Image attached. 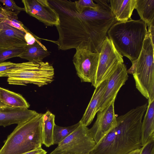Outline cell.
Wrapping results in <instances>:
<instances>
[{"mask_svg":"<svg viewBox=\"0 0 154 154\" xmlns=\"http://www.w3.org/2000/svg\"><path fill=\"white\" fill-rule=\"evenodd\" d=\"M141 145L143 146L154 140V100L149 101L141 128Z\"/></svg>","mask_w":154,"mask_h":154,"instance_id":"e0dca14e","label":"cell"},{"mask_svg":"<svg viewBox=\"0 0 154 154\" xmlns=\"http://www.w3.org/2000/svg\"><path fill=\"white\" fill-rule=\"evenodd\" d=\"M25 11L45 25L56 26L60 23L58 14L47 0H23Z\"/></svg>","mask_w":154,"mask_h":154,"instance_id":"8fae6325","label":"cell"},{"mask_svg":"<svg viewBox=\"0 0 154 154\" xmlns=\"http://www.w3.org/2000/svg\"><path fill=\"white\" fill-rule=\"evenodd\" d=\"M154 49L150 38L146 37L138 57L127 70L133 75L137 89L149 101L154 100Z\"/></svg>","mask_w":154,"mask_h":154,"instance_id":"5b68a950","label":"cell"},{"mask_svg":"<svg viewBox=\"0 0 154 154\" xmlns=\"http://www.w3.org/2000/svg\"><path fill=\"white\" fill-rule=\"evenodd\" d=\"M55 118V115L49 111L43 114L42 130V143L47 147L54 145L53 133Z\"/></svg>","mask_w":154,"mask_h":154,"instance_id":"ffe728a7","label":"cell"},{"mask_svg":"<svg viewBox=\"0 0 154 154\" xmlns=\"http://www.w3.org/2000/svg\"><path fill=\"white\" fill-rule=\"evenodd\" d=\"M43 114L17 125L4 141L0 154H22L42 147Z\"/></svg>","mask_w":154,"mask_h":154,"instance_id":"277c9868","label":"cell"},{"mask_svg":"<svg viewBox=\"0 0 154 154\" xmlns=\"http://www.w3.org/2000/svg\"><path fill=\"white\" fill-rule=\"evenodd\" d=\"M0 100L7 106L11 108L28 109L30 106L20 94L0 87Z\"/></svg>","mask_w":154,"mask_h":154,"instance_id":"d6986e66","label":"cell"},{"mask_svg":"<svg viewBox=\"0 0 154 154\" xmlns=\"http://www.w3.org/2000/svg\"><path fill=\"white\" fill-rule=\"evenodd\" d=\"M147 105L146 103L117 117V126L89 154H127L141 148V125Z\"/></svg>","mask_w":154,"mask_h":154,"instance_id":"7a4b0ae2","label":"cell"},{"mask_svg":"<svg viewBox=\"0 0 154 154\" xmlns=\"http://www.w3.org/2000/svg\"><path fill=\"white\" fill-rule=\"evenodd\" d=\"M50 54L46 47L38 40L33 44L25 46L24 51L18 57L29 61H42Z\"/></svg>","mask_w":154,"mask_h":154,"instance_id":"ac0fdd59","label":"cell"},{"mask_svg":"<svg viewBox=\"0 0 154 154\" xmlns=\"http://www.w3.org/2000/svg\"><path fill=\"white\" fill-rule=\"evenodd\" d=\"M47 152L41 147L22 154H46Z\"/></svg>","mask_w":154,"mask_h":154,"instance_id":"f546056e","label":"cell"},{"mask_svg":"<svg viewBox=\"0 0 154 154\" xmlns=\"http://www.w3.org/2000/svg\"><path fill=\"white\" fill-rule=\"evenodd\" d=\"M34 110L22 108L7 107L0 110V126L4 127L22 123L38 115Z\"/></svg>","mask_w":154,"mask_h":154,"instance_id":"5bb4252c","label":"cell"},{"mask_svg":"<svg viewBox=\"0 0 154 154\" xmlns=\"http://www.w3.org/2000/svg\"><path fill=\"white\" fill-rule=\"evenodd\" d=\"M54 74L53 66L48 62L33 61L27 68L9 74L7 82L11 85H25L32 84L40 87L52 82Z\"/></svg>","mask_w":154,"mask_h":154,"instance_id":"8992f818","label":"cell"},{"mask_svg":"<svg viewBox=\"0 0 154 154\" xmlns=\"http://www.w3.org/2000/svg\"><path fill=\"white\" fill-rule=\"evenodd\" d=\"M111 10L117 22L131 20V17L135 8L136 0H108Z\"/></svg>","mask_w":154,"mask_h":154,"instance_id":"2e32d148","label":"cell"},{"mask_svg":"<svg viewBox=\"0 0 154 154\" xmlns=\"http://www.w3.org/2000/svg\"></svg>","mask_w":154,"mask_h":154,"instance_id":"836d02e7","label":"cell"},{"mask_svg":"<svg viewBox=\"0 0 154 154\" xmlns=\"http://www.w3.org/2000/svg\"><path fill=\"white\" fill-rule=\"evenodd\" d=\"M128 74L126 66L123 63L117 66L108 78L106 88L97 112L103 109L116 99L120 89L128 79Z\"/></svg>","mask_w":154,"mask_h":154,"instance_id":"7c38bea8","label":"cell"},{"mask_svg":"<svg viewBox=\"0 0 154 154\" xmlns=\"http://www.w3.org/2000/svg\"><path fill=\"white\" fill-rule=\"evenodd\" d=\"M89 129L80 123L50 154H89L96 143Z\"/></svg>","mask_w":154,"mask_h":154,"instance_id":"52a82bcc","label":"cell"},{"mask_svg":"<svg viewBox=\"0 0 154 154\" xmlns=\"http://www.w3.org/2000/svg\"><path fill=\"white\" fill-rule=\"evenodd\" d=\"M48 1L59 17L56 26L59 37L54 41L59 49H83L100 53L108 30L116 22L108 6L99 3L97 9L78 10L70 0Z\"/></svg>","mask_w":154,"mask_h":154,"instance_id":"6da1fadb","label":"cell"},{"mask_svg":"<svg viewBox=\"0 0 154 154\" xmlns=\"http://www.w3.org/2000/svg\"><path fill=\"white\" fill-rule=\"evenodd\" d=\"M115 99L103 109L97 112L96 120L92 126L89 129L96 144L117 125V116L114 111Z\"/></svg>","mask_w":154,"mask_h":154,"instance_id":"30bf717a","label":"cell"},{"mask_svg":"<svg viewBox=\"0 0 154 154\" xmlns=\"http://www.w3.org/2000/svg\"><path fill=\"white\" fill-rule=\"evenodd\" d=\"M72 61L77 74L82 82L94 86L96 77L100 53L83 49H76Z\"/></svg>","mask_w":154,"mask_h":154,"instance_id":"9c48e42d","label":"cell"},{"mask_svg":"<svg viewBox=\"0 0 154 154\" xmlns=\"http://www.w3.org/2000/svg\"><path fill=\"white\" fill-rule=\"evenodd\" d=\"M74 2L75 7L78 10L87 8L94 9H97L99 8V4L94 3L92 0H79L75 1Z\"/></svg>","mask_w":154,"mask_h":154,"instance_id":"4316f807","label":"cell"},{"mask_svg":"<svg viewBox=\"0 0 154 154\" xmlns=\"http://www.w3.org/2000/svg\"><path fill=\"white\" fill-rule=\"evenodd\" d=\"M79 122L77 123L68 127L54 125L53 133V141L54 144H58L72 133L80 125Z\"/></svg>","mask_w":154,"mask_h":154,"instance_id":"603a6c76","label":"cell"},{"mask_svg":"<svg viewBox=\"0 0 154 154\" xmlns=\"http://www.w3.org/2000/svg\"><path fill=\"white\" fill-rule=\"evenodd\" d=\"M8 107L4 104L0 100V109H4Z\"/></svg>","mask_w":154,"mask_h":154,"instance_id":"d6a6232c","label":"cell"},{"mask_svg":"<svg viewBox=\"0 0 154 154\" xmlns=\"http://www.w3.org/2000/svg\"><path fill=\"white\" fill-rule=\"evenodd\" d=\"M147 33L146 24L140 19L117 22L108 30V37L117 51L131 62L138 57Z\"/></svg>","mask_w":154,"mask_h":154,"instance_id":"3957f363","label":"cell"},{"mask_svg":"<svg viewBox=\"0 0 154 154\" xmlns=\"http://www.w3.org/2000/svg\"><path fill=\"white\" fill-rule=\"evenodd\" d=\"M108 78L102 82L94 90L93 94L85 112L79 121L82 125L87 127L92 122L97 112L107 85Z\"/></svg>","mask_w":154,"mask_h":154,"instance_id":"9a60e30c","label":"cell"},{"mask_svg":"<svg viewBox=\"0 0 154 154\" xmlns=\"http://www.w3.org/2000/svg\"><path fill=\"white\" fill-rule=\"evenodd\" d=\"M25 47L10 48H0V63L11 58L18 57L24 51Z\"/></svg>","mask_w":154,"mask_h":154,"instance_id":"cb8c5ba5","label":"cell"},{"mask_svg":"<svg viewBox=\"0 0 154 154\" xmlns=\"http://www.w3.org/2000/svg\"><path fill=\"white\" fill-rule=\"evenodd\" d=\"M140 154H154V140L149 142L142 146Z\"/></svg>","mask_w":154,"mask_h":154,"instance_id":"83f0119b","label":"cell"},{"mask_svg":"<svg viewBox=\"0 0 154 154\" xmlns=\"http://www.w3.org/2000/svg\"><path fill=\"white\" fill-rule=\"evenodd\" d=\"M7 19L6 11L4 8L0 7V23L5 21Z\"/></svg>","mask_w":154,"mask_h":154,"instance_id":"4dcf8cb0","label":"cell"},{"mask_svg":"<svg viewBox=\"0 0 154 154\" xmlns=\"http://www.w3.org/2000/svg\"><path fill=\"white\" fill-rule=\"evenodd\" d=\"M148 26V30H147V33L149 35L152 42L153 44L154 45V22H152L150 25Z\"/></svg>","mask_w":154,"mask_h":154,"instance_id":"f1b7e54d","label":"cell"},{"mask_svg":"<svg viewBox=\"0 0 154 154\" xmlns=\"http://www.w3.org/2000/svg\"><path fill=\"white\" fill-rule=\"evenodd\" d=\"M0 2L5 5L4 9L7 11L14 12L18 14L21 11H25L24 8L18 6L13 0H0Z\"/></svg>","mask_w":154,"mask_h":154,"instance_id":"484cf974","label":"cell"},{"mask_svg":"<svg viewBox=\"0 0 154 154\" xmlns=\"http://www.w3.org/2000/svg\"><path fill=\"white\" fill-rule=\"evenodd\" d=\"M27 33L5 22L0 23V48L26 46L28 45L26 38Z\"/></svg>","mask_w":154,"mask_h":154,"instance_id":"4fadbf2b","label":"cell"},{"mask_svg":"<svg viewBox=\"0 0 154 154\" xmlns=\"http://www.w3.org/2000/svg\"><path fill=\"white\" fill-rule=\"evenodd\" d=\"M135 9L147 26L154 22V0H136Z\"/></svg>","mask_w":154,"mask_h":154,"instance_id":"44dd1931","label":"cell"},{"mask_svg":"<svg viewBox=\"0 0 154 154\" xmlns=\"http://www.w3.org/2000/svg\"><path fill=\"white\" fill-rule=\"evenodd\" d=\"M123 63V57L107 36L102 44L100 53L97 73L93 86L96 88L107 79L117 66Z\"/></svg>","mask_w":154,"mask_h":154,"instance_id":"ba28073f","label":"cell"},{"mask_svg":"<svg viewBox=\"0 0 154 154\" xmlns=\"http://www.w3.org/2000/svg\"><path fill=\"white\" fill-rule=\"evenodd\" d=\"M6 11V10H5ZM7 19L4 22L26 33L31 32L26 27L18 18V14L6 11Z\"/></svg>","mask_w":154,"mask_h":154,"instance_id":"d4e9b609","label":"cell"},{"mask_svg":"<svg viewBox=\"0 0 154 154\" xmlns=\"http://www.w3.org/2000/svg\"><path fill=\"white\" fill-rule=\"evenodd\" d=\"M32 61L20 63L4 62L0 63V77H8V75L11 73L25 69L31 65Z\"/></svg>","mask_w":154,"mask_h":154,"instance_id":"7402d4cb","label":"cell"},{"mask_svg":"<svg viewBox=\"0 0 154 154\" xmlns=\"http://www.w3.org/2000/svg\"><path fill=\"white\" fill-rule=\"evenodd\" d=\"M141 147L132 150L127 154H140L141 150Z\"/></svg>","mask_w":154,"mask_h":154,"instance_id":"1f68e13d","label":"cell"}]
</instances>
